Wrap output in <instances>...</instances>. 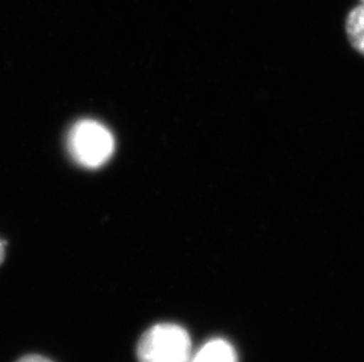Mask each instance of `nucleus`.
Here are the masks:
<instances>
[{
	"label": "nucleus",
	"instance_id": "nucleus-1",
	"mask_svg": "<svg viewBox=\"0 0 364 362\" xmlns=\"http://www.w3.org/2000/svg\"><path fill=\"white\" fill-rule=\"evenodd\" d=\"M137 358L138 362H189V333L176 324L152 326L139 339Z\"/></svg>",
	"mask_w": 364,
	"mask_h": 362
},
{
	"label": "nucleus",
	"instance_id": "nucleus-2",
	"mask_svg": "<svg viewBox=\"0 0 364 362\" xmlns=\"http://www.w3.org/2000/svg\"><path fill=\"white\" fill-rule=\"evenodd\" d=\"M73 160L86 168H100L114 153L110 131L95 120H82L71 128L68 139Z\"/></svg>",
	"mask_w": 364,
	"mask_h": 362
},
{
	"label": "nucleus",
	"instance_id": "nucleus-3",
	"mask_svg": "<svg viewBox=\"0 0 364 362\" xmlns=\"http://www.w3.org/2000/svg\"><path fill=\"white\" fill-rule=\"evenodd\" d=\"M189 362H238V358L231 344L215 339L202 346L195 356H191Z\"/></svg>",
	"mask_w": 364,
	"mask_h": 362
},
{
	"label": "nucleus",
	"instance_id": "nucleus-4",
	"mask_svg": "<svg viewBox=\"0 0 364 362\" xmlns=\"http://www.w3.org/2000/svg\"><path fill=\"white\" fill-rule=\"evenodd\" d=\"M346 28L353 48L364 55V4L358 5L349 12Z\"/></svg>",
	"mask_w": 364,
	"mask_h": 362
},
{
	"label": "nucleus",
	"instance_id": "nucleus-5",
	"mask_svg": "<svg viewBox=\"0 0 364 362\" xmlns=\"http://www.w3.org/2000/svg\"><path fill=\"white\" fill-rule=\"evenodd\" d=\"M17 362H53L52 360L45 358V356H38V354H28L23 356Z\"/></svg>",
	"mask_w": 364,
	"mask_h": 362
},
{
	"label": "nucleus",
	"instance_id": "nucleus-6",
	"mask_svg": "<svg viewBox=\"0 0 364 362\" xmlns=\"http://www.w3.org/2000/svg\"><path fill=\"white\" fill-rule=\"evenodd\" d=\"M5 245H6V243L0 239V266H1V263L5 260Z\"/></svg>",
	"mask_w": 364,
	"mask_h": 362
},
{
	"label": "nucleus",
	"instance_id": "nucleus-7",
	"mask_svg": "<svg viewBox=\"0 0 364 362\" xmlns=\"http://www.w3.org/2000/svg\"><path fill=\"white\" fill-rule=\"evenodd\" d=\"M361 4H364V0H361Z\"/></svg>",
	"mask_w": 364,
	"mask_h": 362
}]
</instances>
